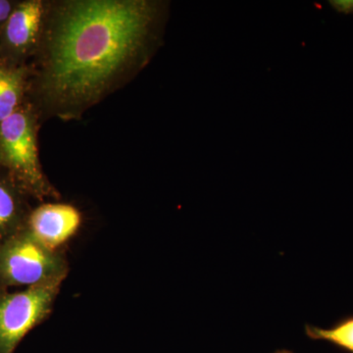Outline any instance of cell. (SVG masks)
Instances as JSON below:
<instances>
[{
	"label": "cell",
	"instance_id": "obj_1",
	"mask_svg": "<svg viewBox=\"0 0 353 353\" xmlns=\"http://www.w3.org/2000/svg\"><path fill=\"white\" fill-rule=\"evenodd\" d=\"M161 14L158 2L146 0L62 2L46 39V101L68 116L95 103L145 57Z\"/></svg>",
	"mask_w": 353,
	"mask_h": 353
},
{
	"label": "cell",
	"instance_id": "obj_2",
	"mask_svg": "<svg viewBox=\"0 0 353 353\" xmlns=\"http://www.w3.org/2000/svg\"><path fill=\"white\" fill-rule=\"evenodd\" d=\"M0 162L21 189L41 199L57 196L41 169L36 121L28 109L19 108L0 123Z\"/></svg>",
	"mask_w": 353,
	"mask_h": 353
},
{
	"label": "cell",
	"instance_id": "obj_3",
	"mask_svg": "<svg viewBox=\"0 0 353 353\" xmlns=\"http://www.w3.org/2000/svg\"><path fill=\"white\" fill-rule=\"evenodd\" d=\"M63 255L39 243L23 227L0 243V284L32 287L66 278Z\"/></svg>",
	"mask_w": 353,
	"mask_h": 353
},
{
	"label": "cell",
	"instance_id": "obj_4",
	"mask_svg": "<svg viewBox=\"0 0 353 353\" xmlns=\"http://www.w3.org/2000/svg\"><path fill=\"white\" fill-rule=\"evenodd\" d=\"M62 280L0 294V353H14L26 334L51 312Z\"/></svg>",
	"mask_w": 353,
	"mask_h": 353
},
{
	"label": "cell",
	"instance_id": "obj_5",
	"mask_svg": "<svg viewBox=\"0 0 353 353\" xmlns=\"http://www.w3.org/2000/svg\"><path fill=\"white\" fill-rule=\"evenodd\" d=\"M81 222L80 212L74 206L44 203L32 211L24 228L41 245L57 250L77 233Z\"/></svg>",
	"mask_w": 353,
	"mask_h": 353
},
{
	"label": "cell",
	"instance_id": "obj_6",
	"mask_svg": "<svg viewBox=\"0 0 353 353\" xmlns=\"http://www.w3.org/2000/svg\"><path fill=\"white\" fill-rule=\"evenodd\" d=\"M44 6L39 0L22 2L14 7L4 29V39L9 50L22 53L31 50L43 29Z\"/></svg>",
	"mask_w": 353,
	"mask_h": 353
},
{
	"label": "cell",
	"instance_id": "obj_7",
	"mask_svg": "<svg viewBox=\"0 0 353 353\" xmlns=\"http://www.w3.org/2000/svg\"><path fill=\"white\" fill-rule=\"evenodd\" d=\"M23 208L16 185L0 180V243L23 229Z\"/></svg>",
	"mask_w": 353,
	"mask_h": 353
},
{
	"label": "cell",
	"instance_id": "obj_8",
	"mask_svg": "<svg viewBox=\"0 0 353 353\" xmlns=\"http://www.w3.org/2000/svg\"><path fill=\"white\" fill-rule=\"evenodd\" d=\"M24 92L22 70L0 64V123L19 109Z\"/></svg>",
	"mask_w": 353,
	"mask_h": 353
},
{
	"label": "cell",
	"instance_id": "obj_9",
	"mask_svg": "<svg viewBox=\"0 0 353 353\" xmlns=\"http://www.w3.org/2000/svg\"><path fill=\"white\" fill-rule=\"evenodd\" d=\"M305 334L311 340L328 341L343 352L353 353V315L343 318L329 329L306 325Z\"/></svg>",
	"mask_w": 353,
	"mask_h": 353
},
{
	"label": "cell",
	"instance_id": "obj_10",
	"mask_svg": "<svg viewBox=\"0 0 353 353\" xmlns=\"http://www.w3.org/2000/svg\"><path fill=\"white\" fill-rule=\"evenodd\" d=\"M330 3L338 12L345 14L353 12V0H334Z\"/></svg>",
	"mask_w": 353,
	"mask_h": 353
},
{
	"label": "cell",
	"instance_id": "obj_11",
	"mask_svg": "<svg viewBox=\"0 0 353 353\" xmlns=\"http://www.w3.org/2000/svg\"><path fill=\"white\" fill-rule=\"evenodd\" d=\"M12 3L6 0H0V24H6L13 11Z\"/></svg>",
	"mask_w": 353,
	"mask_h": 353
},
{
	"label": "cell",
	"instance_id": "obj_12",
	"mask_svg": "<svg viewBox=\"0 0 353 353\" xmlns=\"http://www.w3.org/2000/svg\"><path fill=\"white\" fill-rule=\"evenodd\" d=\"M274 353H294V352H290V350H277V352H275Z\"/></svg>",
	"mask_w": 353,
	"mask_h": 353
}]
</instances>
